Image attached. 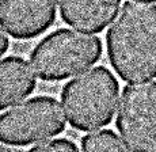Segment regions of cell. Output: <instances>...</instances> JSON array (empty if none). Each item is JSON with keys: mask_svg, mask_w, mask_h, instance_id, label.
Wrapping results in <instances>:
<instances>
[{"mask_svg": "<svg viewBox=\"0 0 156 152\" xmlns=\"http://www.w3.org/2000/svg\"><path fill=\"white\" fill-rule=\"evenodd\" d=\"M8 49H10V40H8V37L4 33L0 30V57L3 55H5L8 52Z\"/></svg>", "mask_w": 156, "mask_h": 152, "instance_id": "11", "label": "cell"}, {"mask_svg": "<svg viewBox=\"0 0 156 152\" xmlns=\"http://www.w3.org/2000/svg\"><path fill=\"white\" fill-rule=\"evenodd\" d=\"M67 122L58 101L38 95L0 114V144L22 148L55 137L65 130Z\"/></svg>", "mask_w": 156, "mask_h": 152, "instance_id": "4", "label": "cell"}, {"mask_svg": "<svg viewBox=\"0 0 156 152\" xmlns=\"http://www.w3.org/2000/svg\"><path fill=\"white\" fill-rule=\"evenodd\" d=\"M122 0H58L60 16L71 27L102 33L117 16Z\"/></svg>", "mask_w": 156, "mask_h": 152, "instance_id": "7", "label": "cell"}, {"mask_svg": "<svg viewBox=\"0 0 156 152\" xmlns=\"http://www.w3.org/2000/svg\"><path fill=\"white\" fill-rule=\"evenodd\" d=\"M102 52V40L97 35L58 29L33 48L30 61L41 80L57 83L97 64Z\"/></svg>", "mask_w": 156, "mask_h": 152, "instance_id": "3", "label": "cell"}, {"mask_svg": "<svg viewBox=\"0 0 156 152\" xmlns=\"http://www.w3.org/2000/svg\"><path fill=\"white\" fill-rule=\"evenodd\" d=\"M115 126L132 152H156V82L124 88Z\"/></svg>", "mask_w": 156, "mask_h": 152, "instance_id": "5", "label": "cell"}, {"mask_svg": "<svg viewBox=\"0 0 156 152\" xmlns=\"http://www.w3.org/2000/svg\"><path fill=\"white\" fill-rule=\"evenodd\" d=\"M119 95V83L106 67H95L72 79L61 90L67 120L80 132L112 122Z\"/></svg>", "mask_w": 156, "mask_h": 152, "instance_id": "2", "label": "cell"}, {"mask_svg": "<svg viewBox=\"0 0 156 152\" xmlns=\"http://www.w3.org/2000/svg\"><path fill=\"white\" fill-rule=\"evenodd\" d=\"M56 0H2L0 26L15 40L42 35L55 25Z\"/></svg>", "mask_w": 156, "mask_h": 152, "instance_id": "6", "label": "cell"}, {"mask_svg": "<svg viewBox=\"0 0 156 152\" xmlns=\"http://www.w3.org/2000/svg\"><path fill=\"white\" fill-rule=\"evenodd\" d=\"M82 152H129L117 133L110 129L92 132L82 137Z\"/></svg>", "mask_w": 156, "mask_h": 152, "instance_id": "9", "label": "cell"}, {"mask_svg": "<svg viewBox=\"0 0 156 152\" xmlns=\"http://www.w3.org/2000/svg\"><path fill=\"white\" fill-rule=\"evenodd\" d=\"M139 2H144V3H147V2H151V3H156V0H139Z\"/></svg>", "mask_w": 156, "mask_h": 152, "instance_id": "12", "label": "cell"}, {"mask_svg": "<svg viewBox=\"0 0 156 152\" xmlns=\"http://www.w3.org/2000/svg\"><path fill=\"white\" fill-rule=\"evenodd\" d=\"M106 53L124 82L156 77V5L125 3L106 33Z\"/></svg>", "mask_w": 156, "mask_h": 152, "instance_id": "1", "label": "cell"}, {"mask_svg": "<svg viewBox=\"0 0 156 152\" xmlns=\"http://www.w3.org/2000/svg\"><path fill=\"white\" fill-rule=\"evenodd\" d=\"M27 152H80L77 145L69 139H55L30 148Z\"/></svg>", "mask_w": 156, "mask_h": 152, "instance_id": "10", "label": "cell"}, {"mask_svg": "<svg viewBox=\"0 0 156 152\" xmlns=\"http://www.w3.org/2000/svg\"><path fill=\"white\" fill-rule=\"evenodd\" d=\"M35 87L37 77L23 57L8 56L0 60V111L31 95Z\"/></svg>", "mask_w": 156, "mask_h": 152, "instance_id": "8", "label": "cell"}]
</instances>
